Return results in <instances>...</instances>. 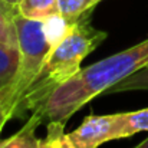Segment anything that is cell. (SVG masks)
I'll return each instance as SVG.
<instances>
[{
	"instance_id": "11",
	"label": "cell",
	"mask_w": 148,
	"mask_h": 148,
	"mask_svg": "<svg viewBox=\"0 0 148 148\" xmlns=\"http://www.w3.org/2000/svg\"><path fill=\"white\" fill-rule=\"evenodd\" d=\"M66 122L49 121L46 125V137L39 141V148H78L71 135L65 132Z\"/></svg>"
},
{
	"instance_id": "2",
	"label": "cell",
	"mask_w": 148,
	"mask_h": 148,
	"mask_svg": "<svg viewBox=\"0 0 148 148\" xmlns=\"http://www.w3.org/2000/svg\"><path fill=\"white\" fill-rule=\"evenodd\" d=\"M108 38V33L91 25V16H85L69 25L66 33L56 42L40 72L16 103L12 118L23 119L27 111H33L42 102L82 68L84 59Z\"/></svg>"
},
{
	"instance_id": "3",
	"label": "cell",
	"mask_w": 148,
	"mask_h": 148,
	"mask_svg": "<svg viewBox=\"0 0 148 148\" xmlns=\"http://www.w3.org/2000/svg\"><path fill=\"white\" fill-rule=\"evenodd\" d=\"M14 23L20 50V69L10 89L0 92V97H3L10 105L12 112L40 72L50 50L66 33L71 25L60 14L48 20H33L22 16L19 10L14 16Z\"/></svg>"
},
{
	"instance_id": "9",
	"label": "cell",
	"mask_w": 148,
	"mask_h": 148,
	"mask_svg": "<svg viewBox=\"0 0 148 148\" xmlns=\"http://www.w3.org/2000/svg\"><path fill=\"white\" fill-rule=\"evenodd\" d=\"M17 13V6L6 0H0V43L19 46L17 29L14 23V16Z\"/></svg>"
},
{
	"instance_id": "15",
	"label": "cell",
	"mask_w": 148,
	"mask_h": 148,
	"mask_svg": "<svg viewBox=\"0 0 148 148\" xmlns=\"http://www.w3.org/2000/svg\"><path fill=\"white\" fill-rule=\"evenodd\" d=\"M6 1H9V3H12V4H16V6H17V3H19V0H6Z\"/></svg>"
},
{
	"instance_id": "1",
	"label": "cell",
	"mask_w": 148,
	"mask_h": 148,
	"mask_svg": "<svg viewBox=\"0 0 148 148\" xmlns=\"http://www.w3.org/2000/svg\"><path fill=\"white\" fill-rule=\"evenodd\" d=\"M148 66V39L81 69L32 112L43 121L66 122L91 99L105 94L137 71Z\"/></svg>"
},
{
	"instance_id": "8",
	"label": "cell",
	"mask_w": 148,
	"mask_h": 148,
	"mask_svg": "<svg viewBox=\"0 0 148 148\" xmlns=\"http://www.w3.org/2000/svg\"><path fill=\"white\" fill-rule=\"evenodd\" d=\"M17 10L22 16L33 20H48L60 14L58 0H19Z\"/></svg>"
},
{
	"instance_id": "5",
	"label": "cell",
	"mask_w": 148,
	"mask_h": 148,
	"mask_svg": "<svg viewBox=\"0 0 148 148\" xmlns=\"http://www.w3.org/2000/svg\"><path fill=\"white\" fill-rule=\"evenodd\" d=\"M143 131H148V108L115 114L114 140L128 138Z\"/></svg>"
},
{
	"instance_id": "6",
	"label": "cell",
	"mask_w": 148,
	"mask_h": 148,
	"mask_svg": "<svg viewBox=\"0 0 148 148\" xmlns=\"http://www.w3.org/2000/svg\"><path fill=\"white\" fill-rule=\"evenodd\" d=\"M43 122L38 112H32L26 124L12 137L0 141V148H39V138L36 137V128Z\"/></svg>"
},
{
	"instance_id": "7",
	"label": "cell",
	"mask_w": 148,
	"mask_h": 148,
	"mask_svg": "<svg viewBox=\"0 0 148 148\" xmlns=\"http://www.w3.org/2000/svg\"><path fill=\"white\" fill-rule=\"evenodd\" d=\"M20 69L19 46L0 43V92L10 89Z\"/></svg>"
},
{
	"instance_id": "13",
	"label": "cell",
	"mask_w": 148,
	"mask_h": 148,
	"mask_svg": "<svg viewBox=\"0 0 148 148\" xmlns=\"http://www.w3.org/2000/svg\"><path fill=\"white\" fill-rule=\"evenodd\" d=\"M12 118V109H10V105L7 103V101L0 97V132L3 131L6 122Z\"/></svg>"
},
{
	"instance_id": "4",
	"label": "cell",
	"mask_w": 148,
	"mask_h": 148,
	"mask_svg": "<svg viewBox=\"0 0 148 148\" xmlns=\"http://www.w3.org/2000/svg\"><path fill=\"white\" fill-rule=\"evenodd\" d=\"M114 119L115 114H91L69 135L78 148H99L105 143L114 141Z\"/></svg>"
},
{
	"instance_id": "10",
	"label": "cell",
	"mask_w": 148,
	"mask_h": 148,
	"mask_svg": "<svg viewBox=\"0 0 148 148\" xmlns=\"http://www.w3.org/2000/svg\"><path fill=\"white\" fill-rule=\"evenodd\" d=\"M102 0H58L59 13L68 22L73 23L85 16H91Z\"/></svg>"
},
{
	"instance_id": "14",
	"label": "cell",
	"mask_w": 148,
	"mask_h": 148,
	"mask_svg": "<svg viewBox=\"0 0 148 148\" xmlns=\"http://www.w3.org/2000/svg\"><path fill=\"white\" fill-rule=\"evenodd\" d=\"M134 148H148V138L147 140H144L141 144H138L137 147H134Z\"/></svg>"
},
{
	"instance_id": "12",
	"label": "cell",
	"mask_w": 148,
	"mask_h": 148,
	"mask_svg": "<svg viewBox=\"0 0 148 148\" xmlns=\"http://www.w3.org/2000/svg\"><path fill=\"white\" fill-rule=\"evenodd\" d=\"M130 91H148V66L137 71L130 75L124 81L118 82L112 88H109L105 94H118V92H130Z\"/></svg>"
}]
</instances>
